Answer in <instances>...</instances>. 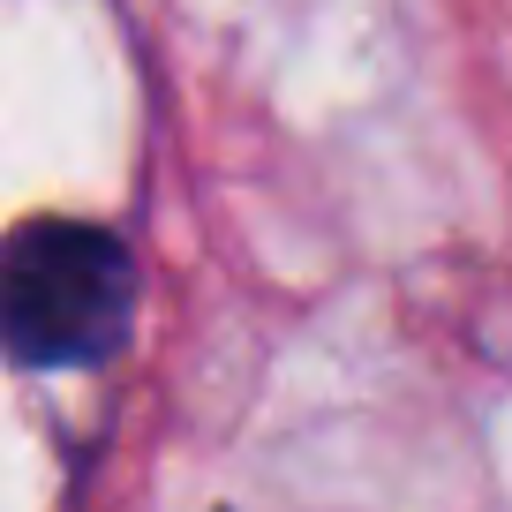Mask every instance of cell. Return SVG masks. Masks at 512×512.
<instances>
[{
  "label": "cell",
  "instance_id": "cell-1",
  "mask_svg": "<svg viewBox=\"0 0 512 512\" xmlns=\"http://www.w3.org/2000/svg\"><path fill=\"white\" fill-rule=\"evenodd\" d=\"M136 264L106 226L31 219L0 241V347L31 369L106 362L128 339Z\"/></svg>",
  "mask_w": 512,
  "mask_h": 512
}]
</instances>
